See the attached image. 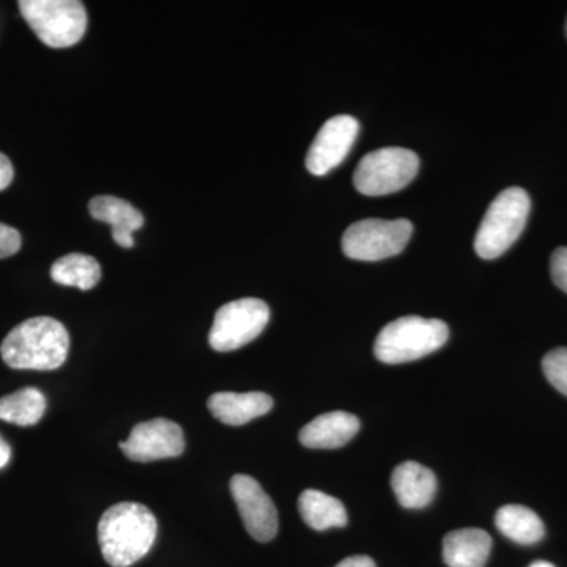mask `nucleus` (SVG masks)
Returning <instances> with one entry per match:
<instances>
[{"label":"nucleus","mask_w":567,"mask_h":567,"mask_svg":"<svg viewBox=\"0 0 567 567\" xmlns=\"http://www.w3.org/2000/svg\"><path fill=\"white\" fill-rule=\"evenodd\" d=\"M11 457V447L6 440L0 436V468L9 464Z\"/></svg>","instance_id":"obj_26"},{"label":"nucleus","mask_w":567,"mask_h":567,"mask_svg":"<svg viewBox=\"0 0 567 567\" xmlns=\"http://www.w3.org/2000/svg\"><path fill=\"white\" fill-rule=\"evenodd\" d=\"M70 336L59 320L35 317L14 327L0 347L2 360L11 369L55 371L69 357Z\"/></svg>","instance_id":"obj_2"},{"label":"nucleus","mask_w":567,"mask_h":567,"mask_svg":"<svg viewBox=\"0 0 567 567\" xmlns=\"http://www.w3.org/2000/svg\"><path fill=\"white\" fill-rule=\"evenodd\" d=\"M274 409V399L265 393H216L208 399V410L216 420L227 425H244L267 415Z\"/></svg>","instance_id":"obj_15"},{"label":"nucleus","mask_w":567,"mask_h":567,"mask_svg":"<svg viewBox=\"0 0 567 567\" xmlns=\"http://www.w3.org/2000/svg\"><path fill=\"white\" fill-rule=\"evenodd\" d=\"M18 7L47 47H73L87 31V11L78 0H21Z\"/></svg>","instance_id":"obj_5"},{"label":"nucleus","mask_w":567,"mask_h":567,"mask_svg":"<svg viewBox=\"0 0 567 567\" xmlns=\"http://www.w3.org/2000/svg\"><path fill=\"white\" fill-rule=\"evenodd\" d=\"M412 234L409 219H361L342 235V251L349 259L377 262L404 251Z\"/></svg>","instance_id":"obj_7"},{"label":"nucleus","mask_w":567,"mask_h":567,"mask_svg":"<svg viewBox=\"0 0 567 567\" xmlns=\"http://www.w3.org/2000/svg\"><path fill=\"white\" fill-rule=\"evenodd\" d=\"M550 274L555 286L567 293V246H563L551 254Z\"/></svg>","instance_id":"obj_22"},{"label":"nucleus","mask_w":567,"mask_h":567,"mask_svg":"<svg viewBox=\"0 0 567 567\" xmlns=\"http://www.w3.org/2000/svg\"><path fill=\"white\" fill-rule=\"evenodd\" d=\"M495 525L507 539L522 546H533L546 535L544 522L535 511L520 505L499 507L495 516Z\"/></svg>","instance_id":"obj_18"},{"label":"nucleus","mask_w":567,"mask_h":567,"mask_svg":"<svg viewBox=\"0 0 567 567\" xmlns=\"http://www.w3.org/2000/svg\"><path fill=\"white\" fill-rule=\"evenodd\" d=\"M566 37H567V21H566Z\"/></svg>","instance_id":"obj_28"},{"label":"nucleus","mask_w":567,"mask_h":567,"mask_svg":"<svg viewBox=\"0 0 567 567\" xmlns=\"http://www.w3.org/2000/svg\"><path fill=\"white\" fill-rule=\"evenodd\" d=\"M268 320L270 308L259 298L230 301L216 312L208 342L216 352H234L262 333Z\"/></svg>","instance_id":"obj_8"},{"label":"nucleus","mask_w":567,"mask_h":567,"mask_svg":"<svg viewBox=\"0 0 567 567\" xmlns=\"http://www.w3.org/2000/svg\"><path fill=\"white\" fill-rule=\"evenodd\" d=\"M360 425V420L352 413H324L301 429L300 443L312 450H336L353 440Z\"/></svg>","instance_id":"obj_12"},{"label":"nucleus","mask_w":567,"mask_h":567,"mask_svg":"<svg viewBox=\"0 0 567 567\" xmlns=\"http://www.w3.org/2000/svg\"><path fill=\"white\" fill-rule=\"evenodd\" d=\"M528 567H555V566L548 561H535V563H532V565H529Z\"/></svg>","instance_id":"obj_27"},{"label":"nucleus","mask_w":567,"mask_h":567,"mask_svg":"<svg viewBox=\"0 0 567 567\" xmlns=\"http://www.w3.org/2000/svg\"><path fill=\"white\" fill-rule=\"evenodd\" d=\"M158 533L152 511L140 503H118L103 514L99 543L112 567H128L151 551Z\"/></svg>","instance_id":"obj_1"},{"label":"nucleus","mask_w":567,"mask_h":567,"mask_svg":"<svg viewBox=\"0 0 567 567\" xmlns=\"http://www.w3.org/2000/svg\"><path fill=\"white\" fill-rule=\"evenodd\" d=\"M13 166H11V162L7 158V155L0 153V192L9 188L11 182H13Z\"/></svg>","instance_id":"obj_24"},{"label":"nucleus","mask_w":567,"mask_h":567,"mask_svg":"<svg viewBox=\"0 0 567 567\" xmlns=\"http://www.w3.org/2000/svg\"><path fill=\"white\" fill-rule=\"evenodd\" d=\"M298 509L306 524L317 532H324L330 528L346 527L349 517H347L346 506L341 499L334 496L323 494V492L309 488L300 495L298 499Z\"/></svg>","instance_id":"obj_17"},{"label":"nucleus","mask_w":567,"mask_h":567,"mask_svg":"<svg viewBox=\"0 0 567 567\" xmlns=\"http://www.w3.org/2000/svg\"><path fill=\"white\" fill-rule=\"evenodd\" d=\"M22 238L13 227L0 223V259L14 256L21 249Z\"/></svg>","instance_id":"obj_23"},{"label":"nucleus","mask_w":567,"mask_h":567,"mask_svg":"<svg viewBox=\"0 0 567 567\" xmlns=\"http://www.w3.org/2000/svg\"><path fill=\"white\" fill-rule=\"evenodd\" d=\"M543 369L550 385L567 395V347L550 350L544 357Z\"/></svg>","instance_id":"obj_21"},{"label":"nucleus","mask_w":567,"mask_h":567,"mask_svg":"<svg viewBox=\"0 0 567 567\" xmlns=\"http://www.w3.org/2000/svg\"><path fill=\"white\" fill-rule=\"evenodd\" d=\"M47 412V398L37 388H24L17 393L0 398V420L7 423L33 425L39 423Z\"/></svg>","instance_id":"obj_20"},{"label":"nucleus","mask_w":567,"mask_h":567,"mask_svg":"<svg viewBox=\"0 0 567 567\" xmlns=\"http://www.w3.org/2000/svg\"><path fill=\"white\" fill-rule=\"evenodd\" d=\"M118 446L122 453L134 462L173 458L182 456L185 451V434L177 423L158 417L134 425L128 440L118 443Z\"/></svg>","instance_id":"obj_10"},{"label":"nucleus","mask_w":567,"mask_h":567,"mask_svg":"<svg viewBox=\"0 0 567 567\" xmlns=\"http://www.w3.org/2000/svg\"><path fill=\"white\" fill-rule=\"evenodd\" d=\"M492 537L481 528H462L443 539V559L450 567H484L491 557Z\"/></svg>","instance_id":"obj_16"},{"label":"nucleus","mask_w":567,"mask_h":567,"mask_svg":"<svg viewBox=\"0 0 567 567\" xmlns=\"http://www.w3.org/2000/svg\"><path fill=\"white\" fill-rule=\"evenodd\" d=\"M447 338L450 328L442 320L401 317L377 336L374 353L377 360L385 364L410 363L442 349Z\"/></svg>","instance_id":"obj_3"},{"label":"nucleus","mask_w":567,"mask_h":567,"mask_svg":"<svg viewBox=\"0 0 567 567\" xmlns=\"http://www.w3.org/2000/svg\"><path fill=\"white\" fill-rule=\"evenodd\" d=\"M230 494L249 536L257 543H270L278 535V511L264 487L251 476L235 475Z\"/></svg>","instance_id":"obj_9"},{"label":"nucleus","mask_w":567,"mask_h":567,"mask_svg":"<svg viewBox=\"0 0 567 567\" xmlns=\"http://www.w3.org/2000/svg\"><path fill=\"white\" fill-rule=\"evenodd\" d=\"M420 169L415 152L402 147H385L368 153L353 175V185L364 196H386L404 189Z\"/></svg>","instance_id":"obj_6"},{"label":"nucleus","mask_w":567,"mask_h":567,"mask_svg":"<svg viewBox=\"0 0 567 567\" xmlns=\"http://www.w3.org/2000/svg\"><path fill=\"white\" fill-rule=\"evenodd\" d=\"M532 200L525 189L507 188L488 205L477 229L475 251L481 259L492 260L505 254L527 226Z\"/></svg>","instance_id":"obj_4"},{"label":"nucleus","mask_w":567,"mask_h":567,"mask_svg":"<svg viewBox=\"0 0 567 567\" xmlns=\"http://www.w3.org/2000/svg\"><path fill=\"white\" fill-rule=\"evenodd\" d=\"M51 278L61 286L91 290L102 279V267L92 256L73 252L52 264Z\"/></svg>","instance_id":"obj_19"},{"label":"nucleus","mask_w":567,"mask_h":567,"mask_svg":"<svg viewBox=\"0 0 567 567\" xmlns=\"http://www.w3.org/2000/svg\"><path fill=\"white\" fill-rule=\"evenodd\" d=\"M89 210L96 221L110 224L115 244L133 248V233L144 226V216L137 208L118 197L96 196L89 204Z\"/></svg>","instance_id":"obj_14"},{"label":"nucleus","mask_w":567,"mask_h":567,"mask_svg":"<svg viewBox=\"0 0 567 567\" xmlns=\"http://www.w3.org/2000/svg\"><path fill=\"white\" fill-rule=\"evenodd\" d=\"M334 567H375V563L374 559L365 557V555H357V557L342 559Z\"/></svg>","instance_id":"obj_25"},{"label":"nucleus","mask_w":567,"mask_h":567,"mask_svg":"<svg viewBox=\"0 0 567 567\" xmlns=\"http://www.w3.org/2000/svg\"><path fill=\"white\" fill-rule=\"evenodd\" d=\"M358 133L360 123L352 115H336L324 122L306 156L309 173L317 177L331 173L352 151Z\"/></svg>","instance_id":"obj_11"},{"label":"nucleus","mask_w":567,"mask_h":567,"mask_svg":"<svg viewBox=\"0 0 567 567\" xmlns=\"http://www.w3.org/2000/svg\"><path fill=\"white\" fill-rule=\"evenodd\" d=\"M398 502L406 509H423L431 505L436 494V477L432 470L417 462H404L394 468L391 476Z\"/></svg>","instance_id":"obj_13"}]
</instances>
